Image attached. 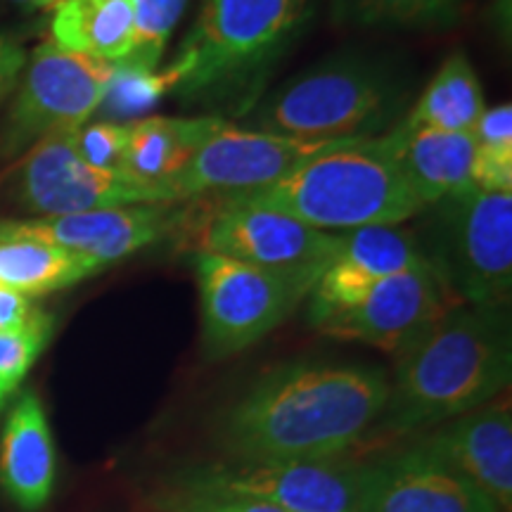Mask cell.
Masks as SVG:
<instances>
[{
  "mask_svg": "<svg viewBox=\"0 0 512 512\" xmlns=\"http://www.w3.org/2000/svg\"><path fill=\"white\" fill-rule=\"evenodd\" d=\"M475 157L470 185L479 190H512V107H489L472 128Z\"/></svg>",
  "mask_w": 512,
  "mask_h": 512,
  "instance_id": "25",
  "label": "cell"
},
{
  "mask_svg": "<svg viewBox=\"0 0 512 512\" xmlns=\"http://www.w3.org/2000/svg\"><path fill=\"white\" fill-rule=\"evenodd\" d=\"M128 143V121H93L76 128V147L88 164L121 171Z\"/></svg>",
  "mask_w": 512,
  "mask_h": 512,
  "instance_id": "29",
  "label": "cell"
},
{
  "mask_svg": "<svg viewBox=\"0 0 512 512\" xmlns=\"http://www.w3.org/2000/svg\"><path fill=\"white\" fill-rule=\"evenodd\" d=\"M188 3L190 0H131L136 15V46L121 64L140 72H157Z\"/></svg>",
  "mask_w": 512,
  "mask_h": 512,
  "instance_id": "26",
  "label": "cell"
},
{
  "mask_svg": "<svg viewBox=\"0 0 512 512\" xmlns=\"http://www.w3.org/2000/svg\"><path fill=\"white\" fill-rule=\"evenodd\" d=\"M361 465L328 460H221L181 470L174 479L233 491L285 512H358Z\"/></svg>",
  "mask_w": 512,
  "mask_h": 512,
  "instance_id": "10",
  "label": "cell"
},
{
  "mask_svg": "<svg viewBox=\"0 0 512 512\" xmlns=\"http://www.w3.org/2000/svg\"><path fill=\"white\" fill-rule=\"evenodd\" d=\"M50 337L53 323L24 332H0V411L22 387L36 358L48 347Z\"/></svg>",
  "mask_w": 512,
  "mask_h": 512,
  "instance_id": "28",
  "label": "cell"
},
{
  "mask_svg": "<svg viewBox=\"0 0 512 512\" xmlns=\"http://www.w3.org/2000/svg\"><path fill=\"white\" fill-rule=\"evenodd\" d=\"M57 456L50 422L36 392L12 403L0 432V489L22 512L43 510L55 491Z\"/></svg>",
  "mask_w": 512,
  "mask_h": 512,
  "instance_id": "17",
  "label": "cell"
},
{
  "mask_svg": "<svg viewBox=\"0 0 512 512\" xmlns=\"http://www.w3.org/2000/svg\"><path fill=\"white\" fill-rule=\"evenodd\" d=\"M358 512H498L496 505L425 446L361 465Z\"/></svg>",
  "mask_w": 512,
  "mask_h": 512,
  "instance_id": "15",
  "label": "cell"
},
{
  "mask_svg": "<svg viewBox=\"0 0 512 512\" xmlns=\"http://www.w3.org/2000/svg\"><path fill=\"white\" fill-rule=\"evenodd\" d=\"M0 190L15 207L36 219L124 204L176 202L166 185L88 164L76 147V128L38 140L17 162H10L8 169L0 171Z\"/></svg>",
  "mask_w": 512,
  "mask_h": 512,
  "instance_id": "9",
  "label": "cell"
},
{
  "mask_svg": "<svg viewBox=\"0 0 512 512\" xmlns=\"http://www.w3.org/2000/svg\"><path fill=\"white\" fill-rule=\"evenodd\" d=\"M226 124L228 121L221 117H145L128 121L121 171L138 181L166 185Z\"/></svg>",
  "mask_w": 512,
  "mask_h": 512,
  "instance_id": "19",
  "label": "cell"
},
{
  "mask_svg": "<svg viewBox=\"0 0 512 512\" xmlns=\"http://www.w3.org/2000/svg\"><path fill=\"white\" fill-rule=\"evenodd\" d=\"M427 266L460 304L503 309L512 290V190L465 188L430 204Z\"/></svg>",
  "mask_w": 512,
  "mask_h": 512,
  "instance_id": "4",
  "label": "cell"
},
{
  "mask_svg": "<svg viewBox=\"0 0 512 512\" xmlns=\"http://www.w3.org/2000/svg\"><path fill=\"white\" fill-rule=\"evenodd\" d=\"M183 219V202H152L5 223L15 233L53 242L107 268L174 233Z\"/></svg>",
  "mask_w": 512,
  "mask_h": 512,
  "instance_id": "14",
  "label": "cell"
},
{
  "mask_svg": "<svg viewBox=\"0 0 512 512\" xmlns=\"http://www.w3.org/2000/svg\"><path fill=\"white\" fill-rule=\"evenodd\" d=\"M145 508L147 512H285L256 498L185 484L174 477L147 496Z\"/></svg>",
  "mask_w": 512,
  "mask_h": 512,
  "instance_id": "27",
  "label": "cell"
},
{
  "mask_svg": "<svg viewBox=\"0 0 512 512\" xmlns=\"http://www.w3.org/2000/svg\"><path fill=\"white\" fill-rule=\"evenodd\" d=\"M50 41L76 55L126 62L136 46L131 0H57L50 10Z\"/></svg>",
  "mask_w": 512,
  "mask_h": 512,
  "instance_id": "20",
  "label": "cell"
},
{
  "mask_svg": "<svg viewBox=\"0 0 512 512\" xmlns=\"http://www.w3.org/2000/svg\"><path fill=\"white\" fill-rule=\"evenodd\" d=\"M392 79L358 57L297 74L256 105L254 128L306 140L370 138L394 112Z\"/></svg>",
  "mask_w": 512,
  "mask_h": 512,
  "instance_id": "6",
  "label": "cell"
},
{
  "mask_svg": "<svg viewBox=\"0 0 512 512\" xmlns=\"http://www.w3.org/2000/svg\"><path fill=\"white\" fill-rule=\"evenodd\" d=\"M351 140V138H347ZM344 140H306L226 124L192 157L181 174L166 181L176 202L204 195H233L278 183L294 169Z\"/></svg>",
  "mask_w": 512,
  "mask_h": 512,
  "instance_id": "11",
  "label": "cell"
},
{
  "mask_svg": "<svg viewBox=\"0 0 512 512\" xmlns=\"http://www.w3.org/2000/svg\"><path fill=\"white\" fill-rule=\"evenodd\" d=\"M484 110L482 83L475 67L465 53L456 50L441 62L439 72L427 83L403 124L444 133H472Z\"/></svg>",
  "mask_w": 512,
  "mask_h": 512,
  "instance_id": "22",
  "label": "cell"
},
{
  "mask_svg": "<svg viewBox=\"0 0 512 512\" xmlns=\"http://www.w3.org/2000/svg\"><path fill=\"white\" fill-rule=\"evenodd\" d=\"M337 252L332 259L347 261L375 278L418 271L427 261L420 252V240L396 226H366L337 233Z\"/></svg>",
  "mask_w": 512,
  "mask_h": 512,
  "instance_id": "23",
  "label": "cell"
},
{
  "mask_svg": "<svg viewBox=\"0 0 512 512\" xmlns=\"http://www.w3.org/2000/svg\"><path fill=\"white\" fill-rule=\"evenodd\" d=\"M323 268H266L219 254H197L204 354L221 361L264 339L309 299Z\"/></svg>",
  "mask_w": 512,
  "mask_h": 512,
  "instance_id": "7",
  "label": "cell"
},
{
  "mask_svg": "<svg viewBox=\"0 0 512 512\" xmlns=\"http://www.w3.org/2000/svg\"><path fill=\"white\" fill-rule=\"evenodd\" d=\"M337 233L306 226L280 211L219 197L202 226L200 252L266 268L328 266L337 252Z\"/></svg>",
  "mask_w": 512,
  "mask_h": 512,
  "instance_id": "12",
  "label": "cell"
},
{
  "mask_svg": "<svg viewBox=\"0 0 512 512\" xmlns=\"http://www.w3.org/2000/svg\"><path fill=\"white\" fill-rule=\"evenodd\" d=\"M313 0H204L166 67L176 91L200 95L256 74L302 31Z\"/></svg>",
  "mask_w": 512,
  "mask_h": 512,
  "instance_id": "5",
  "label": "cell"
},
{
  "mask_svg": "<svg viewBox=\"0 0 512 512\" xmlns=\"http://www.w3.org/2000/svg\"><path fill=\"white\" fill-rule=\"evenodd\" d=\"M420 444L482 491L498 512H512V411L508 394L434 427Z\"/></svg>",
  "mask_w": 512,
  "mask_h": 512,
  "instance_id": "16",
  "label": "cell"
},
{
  "mask_svg": "<svg viewBox=\"0 0 512 512\" xmlns=\"http://www.w3.org/2000/svg\"><path fill=\"white\" fill-rule=\"evenodd\" d=\"M384 150L422 207L470 188L472 133H444L425 126H394L380 138Z\"/></svg>",
  "mask_w": 512,
  "mask_h": 512,
  "instance_id": "18",
  "label": "cell"
},
{
  "mask_svg": "<svg viewBox=\"0 0 512 512\" xmlns=\"http://www.w3.org/2000/svg\"><path fill=\"white\" fill-rule=\"evenodd\" d=\"M105 271L86 256L57 247L53 242L15 233L0 221V285L27 297L67 290L81 280Z\"/></svg>",
  "mask_w": 512,
  "mask_h": 512,
  "instance_id": "21",
  "label": "cell"
},
{
  "mask_svg": "<svg viewBox=\"0 0 512 512\" xmlns=\"http://www.w3.org/2000/svg\"><path fill=\"white\" fill-rule=\"evenodd\" d=\"M27 57V50L17 36L0 34V105L15 91Z\"/></svg>",
  "mask_w": 512,
  "mask_h": 512,
  "instance_id": "31",
  "label": "cell"
},
{
  "mask_svg": "<svg viewBox=\"0 0 512 512\" xmlns=\"http://www.w3.org/2000/svg\"><path fill=\"white\" fill-rule=\"evenodd\" d=\"M46 323H53V316L34 297L0 285V332H24Z\"/></svg>",
  "mask_w": 512,
  "mask_h": 512,
  "instance_id": "30",
  "label": "cell"
},
{
  "mask_svg": "<svg viewBox=\"0 0 512 512\" xmlns=\"http://www.w3.org/2000/svg\"><path fill=\"white\" fill-rule=\"evenodd\" d=\"M510 320L503 309L456 304L396 354L375 434H413L477 411L508 392Z\"/></svg>",
  "mask_w": 512,
  "mask_h": 512,
  "instance_id": "2",
  "label": "cell"
},
{
  "mask_svg": "<svg viewBox=\"0 0 512 512\" xmlns=\"http://www.w3.org/2000/svg\"><path fill=\"white\" fill-rule=\"evenodd\" d=\"M280 211L318 230L399 226L425 211L380 138H351L259 190L219 195Z\"/></svg>",
  "mask_w": 512,
  "mask_h": 512,
  "instance_id": "3",
  "label": "cell"
},
{
  "mask_svg": "<svg viewBox=\"0 0 512 512\" xmlns=\"http://www.w3.org/2000/svg\"><path fill=\"white\" fill-rule=\"evenodd\" d=\"M389 377L358 363H287L254 382L223 413L228 460L347 458L382 418Z\"/></svg>",
  "mask_w": 512,
  "mask_h": 512,
  "instance_id": "1",
  "label": "cell"
},
{
  "mask_svg": "<svg viewBox=\"0 0 512 512\" xmlns=\"http://www.w3.org/2000/svg\"><path fill=\"white\" fill-rule=\"evenodd\" d=\"M117 64L43 41L31 50L0 119V164L15 162L38 140L74 131L102 107Z\"/></svg>",
  "mask_w": 512,
  "mask_h": 512,
  "instance_id": "8",
  "label": "cell"
},
{
  "mask_svg": "<svg viewBox=\"0 0 512 512\" xmlns=\"http://www.w3.org/2000/svg\"><path fill=\"white\" fill-rule=\"evenodd\" d=\"M460 304L430 266L382 278L349 311L316 325L325 335L399 354Z\"/></svg>",
  "mask_w": 512,
  "mask_h": 512,
  "instance_id": "13",
  "label": "cell"
},
{
  "mask_svg": "<svg viewBox=\"0 0 512 512\" xmlns=\"http://www.w3.org/2000/svg\"><path fill=\"white\" fill-rule=\"evenodd\" d=\"M335 8L363 27L448 29L458 22L463 0H337Z\"/></svg>",
  "mask_w": 512,
  "mask_h": 512,
  "instance_id": "24",
  "label": "cell"
}]
</instances>
